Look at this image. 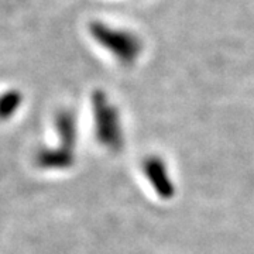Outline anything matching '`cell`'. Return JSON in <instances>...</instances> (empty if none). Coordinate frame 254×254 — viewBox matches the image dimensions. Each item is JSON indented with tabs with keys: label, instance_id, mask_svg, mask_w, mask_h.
Listing matches in <instances>:
<instances>
[{
	"label": "cell",
	"instance_id": "6da1fadb",
	"mask_svg": "<svg viewBox=\"0 0 254 254\" xmlns=\"http://www.w3.org/2000/svg\"><path fill=\"white\" fill-rule=\"evenodd\" d=\"M91 33L100 46L106 48L110 54L125 65L134 63L141 53V43L138 37L130 31L112 28L103 23H93L91 26Z\"/></svg>",
	"mask_w": 254,
	"mask_h": 254
},
{
	"label": "cell",
	"instance_id": "7a4b0ae2",
	"mask_svg": "<svg viewBox=\"0 0 254 254\" xmlns=\"http://www.w3.org/2000/svg\"><path fill=\"white\" fill-rule=\"evenodd\" d=\"M96 113H98V123H99V131L108 130L109 131V144H113L112 137L115 143H119V136H120V123H119V116L116 113V109L112 108L105 95L98 93L96 98ZM115 145V144H113Z\"/></svg>",
	"mask_w": 254,
	"mask_h": 254
}]
</instances>
